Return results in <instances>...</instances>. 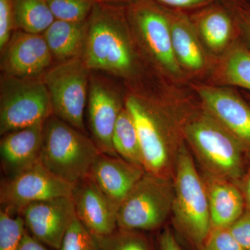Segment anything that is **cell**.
<instances>
[{
	"mask_svg": "<svg viewBox=\"0 0 250 250\" xmlns=\"http://www.w3.org/2000/svg\"><path fill=\"white\" fill-rule=\"evenodd\" d=\"M136 46L125 6L97 1L88 18L82 56L90 71L134 80L139 69Z\"/></svg>",
	"mask_w": 250,
	"mask_h": 250,
	"instance_id": "6da1fadb",
	"label": "cell"
},
{
	"mask_svg": "<svg viewBox=\"0 0 250 250\" xmlns=\"http://www.w3.org/2000/svg\"><path fill=\"white\" fill-rule=\"evenodd\" d=\"M100 153L89 135L54 115L44 123L39 163L67 183L86 177Z\"/></svg>",
	"mask_w": 250,
	"mask_h": 250,
	"instance_id": "7a4b0ae2",
	"label": "cell"
},
{
	"mask_svg": "<svg viewBox=\"0 0 250 250\" xmlns=\"http://www.w3.org/2000/svg\"><path fill=\"white\" fill-rule=\"evenodd\" d=\"M174 167V222L199 250L212 229L207 186L185 146L179 147Z\"/></svg>",
	"mask_w": 250,
	"mask_h": 250,
	"instance_id": "3957f363",
	"label": "cell"
},
{
	"mask_svg": "<svg viewBox=\"0 0 250 250\" xmlns=\"http://www.w3.org/2000/svg\"><path fill=\"white\" fill-rule=\"evenodd\" d=\"M184 134L208 175L231 182L243 177L246 149L207 112L188 122Z\"/></svg>",
	"mask_w": 250,
	"mask_h": 250,
	"instance_id": "277c9868",
	"label": "cell"
},
{
	"mask_svg": "<svg viewBox=\"0 0 250 250\" xmlns=\"http://www.w3.org/2000/svg\"><path fill=\"white\" fill-rule=\"evenodd\" d=\"M173 201V180L146 172L118 208V229L141 232L158 229L172 213Z\"/></svg>",
	"mask_w": 250,
	"mask_h": 250,
	"instance_id": "5b68a950",
	"label": "cell"
},
{
	"mask_svg": "<svg viewBox=\"0 0 250 250\" xmlns=\"http://www.w3.org/2000/svg\"><path fill=\"white\" fill-rule=\"evenodd\" d=\"M125 12L136 44L147 59L173 75L181 66L172 47L167 8L153 0H128Z\"/></svg>",
	"mask_w": 250,
	"mask_h": 250,
	"instance_id": "8992f818",
	"label": "cell"
},
{
	"mask_svg": "<svg viewBox=\"0 0 250 250\" xmlns=\"http://www.w3.org/2000/svg\"><path fill=\"white\" fill-rule=\"evenodd\" d=\"M52 115L50 97L42 77L21 79L1 75V136L44 123Z\"/></svg>",
	"mask_w": 250,
	"mask_h": 250,
	"instance_id": "52a82bcc",
	"label": "cell"
},
{
	"mask_svg": "<svg viewBox=\"0 0 250 250\" xmlns=\"http://www.w3.org/2000/svg\"><path fill=\"white\" fill-rule=\"evenodd\" d=\"M90 75L91 72L79 57L57 62L42 77L53 115L85 133Z\"/></svg>",
	"mask_w": 250,
	"mask_h": 250,
	"instance_id": "ba28073f",
	"label": "cell"
},
{
	"mask_svg": "<svg viewBox=\"0 0 250 250\" xmlns=\"http://www.w3.org/2000/svg\"><path fill=\"white\" fill-rule=\"evenodd\" d=\"M125 106L137 129L145 170L170 177V167H174L178 152L171 145L170 130L160 110L150 101L134 94L126 96Z\"/></svg>",
	"mask_w": 250,
	"mask_h": 250,
	"instance_id": "9c48e42d",
	"label": "cell"
},
{
	"mask_svg": "<svg viewBox=\"0 0 250 250\" xmlns=\"http://www.w3.org/2000/svg\"><path fill=\"white\" fill-rule=\"evenodd\" d=\"M73 188L38 163L1 183V209L11 215H20L31 204L72 196Z\"/></svg>",
	"mask_w": 250,
	"mask_h": 250,
	"instance_id": "30bf717a",
	"label": "cell"
},
{
	"mask_svg": "<svg viewBox=\"0 0 250 250\" xmlns=\"http://www.w3.org/2000/svg\"><path fill=\"white\" fill-rule=\"evenodd\" d=\"M124 107L121 95L109 81L94 76L91 72L87 121L90 136L102 154L118 156L113 149V135L118 117Z\"/></svg>",
	"mask_w": 250,
	"mask_h": 250,
	"instance_id": "8fae6325",
	"label": "cell"
},
{
	"mask_svg": "<svg viewBox=\"0 0 250 250\" xmlns=\"http://www.w3.org/2000/svg\"><path fill=\"white\" fill-rule=\"evenodd\" d=\"M53 61L42 34L15 30L1 52V74L16 78H40L53 65Z\"/></svg>",
	"mask_w": 250,
	"mask_h": 250,
	"instance_id": "7c38bea8",
	"label": "cell"
},
{
	"mask_svg": "<svg viewBox=\"0 0 250 250\" xmlns=\"http://www.w3.org/2000/svg\"><path fill=\"white\" fill-rule=\"evenodd\" d=\"M31 236L52 249H60L62 238L75 218L72 196L56 197L35 202L21 211Z\"/></svg>",
	"mask_w": 250,
	"mask_h": 250,
	"instance_id": "4fadbf2b",
	"label": "cell"
},
{
	"mask_svg": "<svg viewBox=\"0 0 250 250\" xmlns=\"http://www.w3.org/2000/svg\"><path fill=\"white\" fill-rule=\"evenodd\" d=\"M195 90L205 111L250 151V107L234 92L222 87L197 84Z\"/></svg>",
	"mask_w": 250,
	"mask_h": 250,
	"instance_id": "5bb4252c",
	"label": "cell"
},
{
	"mask_svg": "<svg viewBox=\"0 0 250 250\" xmlns=\"http://www.w3.org/2000/svg\"><path fill=\"white\" fill-rule=\"evenodd\" d=\"M75 214L93 236H105L118 229V208L88 176L74 186Z\"/></svg>",
	"mask_w": 250,
	"mask_h": 250,
	"instance_id": "9a60e30c",
	"label": "cell"
},
{
	"mask_svg": "<svg viewBox=\"0 0 250 250\" xmlns=\"http://www.w3.org/2000/svg\"><path fill=\"white\" fill-rule=\"evenodd\" d=\"M146 173L143 167L130 164L118 156L99 154L88 177L117 208Z\"/></svg>",
	"mask_w": 250,
	"mask_h": 250,
	"instance_id": "2e32d148",
	"label": "cell"
},
{
	"mask_svg": "<svg viewBox=\"0 0 250 250\" xmlns=\"http://www.w3.org/2000/svg\"><path fill=\"white\" fill-rule=\"evenodd\" d=\"M44 123L3 135L0 157L1 168L8 177L17 175L39 163Z\"/></svg>",
	"mask_w": 250,
	"mask_h": 250,
	"instance_id": "e0dca14e",
	"label": "cell"
},
{
	"mask_svg": "<svg viewBox=\"0 0 250 250\" xmlns=\"http://www.w3.org/2000/svg\"><path fill=\"white\" fill-rule=\"evenodd\" d=\"M212 228H229L244 213L241 189L231 181L208 175L207 182Z\"/></svg>",
	"mask_w": 250,
	"mask_h": 250,
	"instance_id": "ac0fdd59",
	"label": "cell"
},
{
	"mask_svg": "<svg viewBox=\"0 0 250 250\" xmlns=\"http://www.w3.org/2000/svg\"><path fill=\"white\" fill-rule=\"evenodd\" d=\"M172 47L180 66L192 72L205 67L206 57L190 16L180 10L167 9Z\"/></svg>",
	"mask_w": 250,
	"mask_h": 250,
	"instance_id": "d6986e66",
	"label": "cell"
},
{
	"mask_svg": "<svg viewBox=\"0 0 250 250\" xmlns=\"http://www.w3.org/2000/svg\"><path fill=\"white\" fill-rule=\"evenodd\" d=\"M190 18L199 36L210 50L220 52L227 48L234 28L228 10L212 3L199 9Z\"/></svg>",
	"mask_w": 250,
	"mask_h": 250,
	"instance_id": "ffe728a7",
	"label": "cell"
},
{
	"mask_svg": "<svg viewBox=\"0 0 250 250\" xmlns=\"http://www.w3.org/2000/svg\"><path fill=\"white\" fill-rule=\"evenodd\" d=\"M88 29V20L83 22L55 21L42 34L54 60L66 62L82 57Z\"/></svg>",
	"mask_w": 250,
	"mask_h": 250,
	"instance_id": "44dd1931",
	"label": "cell"
},
{
	"mask_svg": "<svg viewBox=\"0 0 250 250\" xmlns=\"http://www.w3.org/2000/svg\"><path fill=\"white\" fill-rule=\"evenodd\" d=\"M13 3L16 30L42 34L55 21L46 0H13Z\"/></svg>",
	"mask_w": 250,
	"mask_h": 250,
	"instance_id": "7402d4cb",
	"label": "cell"
},
{
	"mask_svg": "<svg viewBox=\"0 0 250 250\" xmlns=\"http://www.w3.org/2000/svg\"><path fill=\"white\" fill-rule=\"evenodd\" d=\"M113 146L117 155L130 164L144 169L137 129L132 116L125 106L122 110L115 126Z\"/></svg>",
	"mask_w": 250,
	"mask_h": 250,
	"instance_id": "603a6c76",
	"label": "cell"
},
{
	"mask_svg": "<svg viewBox=\"0 0 250 250\" xmlns=\"http://www.w3.org/2000/svg\"><path fill=\"white\" fill-rule=\"evenodd\" d=\"M219 79L226 84L250 90V50L236 44L228 51L218 72Z\"/></svg>",
	"mask_w": 250,
	"mask_h": 250,
	"instance_id": "cb8c5ba5",
	"label": "cell"
},
{
	"mask_svg": "<svg viewBox=\"0 0 250 250\" xmlns=\"http://www.w3.org/2000/svg\"><path fill=\"white\" fill-rule=\"evenodd\" d=\"M98 250H154L147 237L141 231L117 229L105 236H95Z\"/></svg>",
	"mask_w": 250,
	"mask_h": 250,
	"instance_id": "d4e9b609",
	"label": "cell"
},
{
	"mask_svg": "<svg viewBox=\"0 0 250 250\" xmlns=\"http://www.w3.org/2000/svg\"><path fill=\"white\" fill-rule=\"evenodd\" d=\"M56 20L83 22L88 20L96 0H46Z\"/></svg>",
	"mask_w": 250,
	"mask_h": 250,
	"instance_id": "484cf974",
	"label": "cell"
},
{
	"mask_svg": "<svg viewBox=\"0 0 250 250\" xmlns=\"http://www.w3.org/2000/svg\"><path fill=\"white\" fill-rule=\"evenodd\" d=\"M26 226L21 215H11L0 210V250H17Z\"/></svg>",
	"mask_w": 250,
	"mask_h": 250,
	"instance_id": "4316f807",
	"label": "cell"
},
{
	"mask_svg": "<svg viewBox=\"0 0 250 250\" xmlns=\"http://www.w3.org/2000/svg\"><path fill=\"white\" fill-rule=\"evenodd\" d=\"M59 250H98L93 235L76 215L67 228Z\"/></svg>",
	"mask_w": 250,
	"mask_h": 250,
	"instance_id": "83f0119b",
	"label": "cell"
},
{
	"mask_svg": "<svg viewBox=\"0 0 250 250\" xmlns=\"http://www.w3.org/2000/svg\"><path fill=\"white\" fill-rule=\"evenodd\" d=\"M199 250H246L236 241L229 228H212Z\"/></svg>",
	"mask_w": 250,
	"mask_h": 250,
	"instance_id": "f1b7e54d",
	"label": "cell"
},
{
	"mask_svg": "<svg viewBox=\"0 0 250 250\" xmlns=\"http://www.w3.org/2000/svg\"><path fill=\"white\" fill-rule=\"evenodd\" d=\"M15 28L13 0H0V51L7 45Z\"/></svg>",
	"mask_w": 250,
	"mask_h": 250,
	"instance_id": "f546056e",
	"label": "cell"
},
{
	"mask_svg": "<svg viewBox=\"0 0 250 250\" xmlns=\"http://www.w3.org/2000/svg\"><path fill=\"white\" fill-rule=\"evenodd\" d=\"M229 229L245 249L250 250V209L245 210Z\"/></svg>",
	"mask_w": 250,
	"mask_h": 250,
	"instance_id": "4dcf8cb0",
	"label": "cell"
},
{
	"mask_svg": "<svg viewBox=\"0 0 250 250\" xmlns=\"http://www.w3.org/2000/svg\"><path fill=\"white\" fill-rule=\"evenodd\" d=\"M167 9L182 10L187 9H201L214 3L216 0H153Z\"/></svg>",
	"mask_w": 250,
	"mask_h": 250,
	"instance_id": "1f68e13d",
	"label": "cell"
},
{
	"mask_svg": "<svg viewBox=\"0 0 250 250\" xmlns=\"http://www.w3.org/2000/svg\"><path fill=\"white\" fill-rule=\"evenodd\" d=\"M160 250H183L170 229H166L161 233L159 238Z\"/></svg>",
	"mask_w": 250,
	"mask_h": 250,
	"instance_id": "d6a6232c",
	"label": "cell"
},
{
	"mask_svg": "<svg viewBox=\"0 0 250 250\" xmlns=\"http://www.w3.org/2000/svg\"><path fill=\"white\" fill-rule=\"evenodd\" d=\"M17 250H52L31 236L26 229Z\"/></svg>",
	"mask_w": 250,
	"mask_h": 250,
	"instance_id": "836d02e7",
	"label": "cell"
},
{
	"mask_svg": "<svg viewBox=\"0 0 250 250\" xmlns=\"http://www.w3.org/2000/svg\"><path fill=\"white\" fill-rule=\"evenodd\" d=\"M239 24L250 49V11L241 12L239 15Z\"/></svg>",
	"mask_w": 250,
	"mask_h": 250,
	"instance_id": "e575fe53",
	"label": "cell"
},
{
	"mask_svg": "<svg viewBox=\"0 0 250 250\" xmlns=\"http://www.w3.org/2000/svg\"><path fill=\"white\" fill-rule=\"evenodd\" d=\"M241 190L244 197L247 209H250V166L246 173L242 177Z\"/></svg>",
	"mask_w": 250,
	"mask_h": 250,
	"instance_id": "d590c367",
	"label": "cell"
},
{
	"mask_svg": "<svg viewBox=\"0 0 250 250\" xmlns=\"http://www.w3.org/2000/svg\"><path fill=\"white\" fill-rule=\"evenodd\" d=\"M127 1L128 0H96L98 2L116 3V4H121V3L125 4Z\"/></svg>",
	"mask_w": 250,
	"mask_h": 250,
	"instance_id": "8d00e7d4",
	"label": "cell"
}]
</instances>
